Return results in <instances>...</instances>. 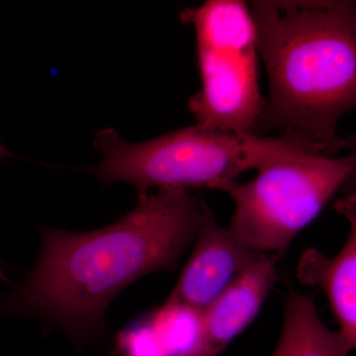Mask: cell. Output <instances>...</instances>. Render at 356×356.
Returning a JSON list of instances; mask_svg holds the SVG:
<instances>
[{"mask_svg": "<svg viewBox=\"0 0 356 356\" xmlns=\"http://www.w3.org/2000/svg\"><path fill=\"white\" fill-rule=\"evenodd\" d=\"M201 220L202 199L170 188L140 194L130 212L105 228H43L36 264L15 291L0 299V312L38 318L76 346L98 341L110 303L140 278L175 270Z\"/></svg>", "mask_w": 356, "mask_h": 356, "instance_id": "6da1fadb", "label": "cell"}, {"mask_svg": "<svg viewBox=\"0 0 356 356\" xmlns=\"http://www.w3.org/2000/svg\"><path fill=\"white\" fill-rule=\"evenodd\" d=\"M248 4L269 96L255 135L280 130L337 154V135L356 105V4L351 0H254Z\"/></svg>", "mask_w": 356, "mask_h": 356, "instance_id": "7a4b0ae2", "label": "cell"}, {"mask_svg": "<svg viewBox=\"0 0 356 356\" xmlns=\"http://www.w3.org/2000/svg\"><path fill=\"white\" fill-rule=\"evenodd\" d=\"M102 161L89 172L103 184L124 182L140 194L151 189H218L250 170L309 152L292 138L225 132L191 126L142 143L124 140L113 128L96 133Z\"/></svg>", "mask_w": 356, "mask_h": 356, "instance_id": "3957f363", "label": "cell"}, {"mask_svg": "<svg viewBox=\"0 0 356 356\" xmlns=\"http://www.w3.org/2000/svg\"><path fill=\"white\" fill-rule=\"evenodd\" d=\"M180 20L193 26L200 89L188 102L196 125L254 134L266 99L259 81V54L250 7L241 0H208Z\"/></svg>", "mask_w": 356, "mask_h": 356, "instance_id": "277c9868", "label": "cell"}, {"mask_svg": "<svg viewBox=\"0 0 356 356\" xmlns=\"http://www.w3.org/2000/svg\"><path fill=\"white\" fill-rule=\"evenodd\" d=\"M355 165V154L309 152L262 166L245 184H224L218 191L235 204L228 229L254 252L280 259L353 177Z\"/></svg>", "mask_w": 356, "mask_h": 356, "instance_id": "5b68a950", "label": "cell"}, {"mask_svg": "<svg viewBox=\"0 0 356 356\" xmlns=\"http://www.w3.org/2000/svg\"><path fill=\"white\" fill-rule=\"evenodd\" d=\"M193 252L163 305L194 317L226 291L255 255L228 228L221 226L202 199V220Z\"/></svg>", "mask_w": 356, "mask_h": 356, "instance_id": "8992f818", "label": "cell"}, {"mask_svg": "<svg viewBox=\"0 0 356 356\" xmlns=\"http://www.w3.org/2000/svg\"><path fill=\"white\" fill-rule=\"evenodd\" d=\"M276 259L259 252L219 298L195 318L193 336L178 356H217L257 317L277 280Z\"/></svg>", "mask_w": 356, "mask_h": 356, "instance_id": "52a82bcc", "label": "cell"}, {"mask_svg": "<svg viewBox=\"0 0 356 356\" xmlns=\"http://www.w3.org/2000/svg\"><path fill=\"white\" fill-rule=\"evenodd\" d=\"M350 222V234L339 254L332 257L315 248L300 257L296 277L308 286L320 287L329 300L339 332L351 350L356 344V200L355 193L334 206Z\"/></svg>", "mask_w": 356, "mask_h": 356, "instance_id": "ba28073f", "label": "cell"}, {"mask_svg": "<svg viewBox=\"0 0 356 356\" xmlns=\"http://www.w3.org/2000/svg\"><path fill=\"white\" fill-rule=\"evenodd\" d=\"M351 350L339 331H331L323 323L313 300L290 288L273 356H350Z\"/></svg>", "mask_w": 356, "mask_h": 356, "instance_id": "9c48e42d", "label": "cell"}, {"mask_svg": "<svg viewBox=\"0 0 356 356\" xmlns=\"http://www.w3.org/2000/svg\"><path fill=\"white\" fill-rule=\"evenodd\" d=\"M6 156H13V154L7 151L3 145L0 143V159L6 158Z\"/></svg>", "mask_w": 356, "mask_h": 356, "instance_id": "30bf717a", "label": "cell"}, {"mask_svg": "<svg viewBox=\"0 0 356 356\" xmlns=\"http://www.w3.org/2000/svg\"><path fill=\"white\" fill-rule=\"evenodd\" d=\"M0 280H6V276H4L3 271L1 270V268H0Z\"/></svg>", "mask_w": 356, "mask_h": 356, "instance_id": "8fae6325", "label": "cell"}]
</instances>
